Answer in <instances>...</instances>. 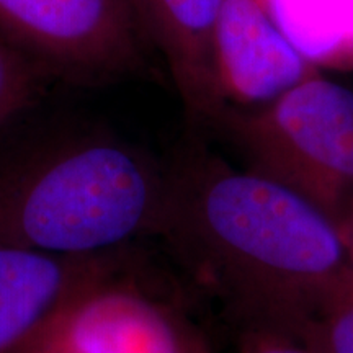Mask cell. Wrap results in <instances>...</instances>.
I'll list each match as a JSON object with an SVG mask.
<instances>
[{
	"mask_svg": "<svg viewBox=\"0 0 353 353\" xmlns=\"http://www.w3.org/2000/svg\"><path fill=\"white\" fill-rule=\"evenodd\" d=\"M164 164L157 237L239 332L306 335L353 296L343 231L301 193L236 169L195 131Z\"/></svg>",
	"mask_w": 353,
	"mask_h": 353,
	"instance_id": "6da1fadb",
	"label": "cell"
},
{
	"mask_svg": "<svg viewBox=\"0 0 353 353\" xmlns=\"http://www.w3.org/2000/svg\"><path fill=\"white\" fill-rule=\"evenodd\" d=\"M236 353H317L307 335H296L272 329L239 332Z\"/></svg>",
	"mask_w": 353,
	"mask_h": 353,
	"instance_id": "7c38bea8",
	"label": "cell"
},
{
	"mask_svg": "<svg viewBox=\"0 0 353 353\" xmlns=\"http://www.w3.org/2000/svg\"><path fill=\"white\" fill-rule=\"evenodd\" d=\"M52 82L46 70L0 39V128L38 103Z\"/></svg>",
	"mask_w": 353,
	"mask_h": 353,
	"instance_id": "30bf717a",
	"label": "cell"
},
{
	"mask_svg": "<svg viewBox=\"0 0 353 353\" xmlns=\"http://www.w3.org/2000/svg\"><path fill=\"white\" fill-rule=\"evenodd\" d=\"M278 25L317 64L353 63V0H272Z\"/></svg>",
	"mask_w": 353,
	"mask_h": 353,
	"instance_id": "9c48e42d",
	"label": "cell"
},
{
	"mask_svg": "<svg viewBox=\"0 0 353 353\" xmlns=\"http://www.w3.org/2000/svg\"><path fill=\"white\" fill-rule=\"evenodd\" d=\"M125 254L63 255L0 244V353H23L88 281Z\"/></svg>",
	"mask_w": 353,
	"mask_h": 353,
	"instance_id": "52a82bcc",
	"label": "cell"
},
{
	"mask_svg": "<svg viewBox=\"0 0 353 353\" xmlns=\"http://www.w3.org/2000/svg\"><path fill=\"white\" fill-rule=\"evenodd\" d=\"M0 39L79 87L139 76L151 51L128 0H0Z\"/></svg>",
	"mask_w": 353,
	"mask_h": 353,
	"instance_id": "277c9868",
	"label": "cell"
},
{
	"mask_svg": "<svg viewBox=\"0 0 353 353\" xmlns=\"http://www.w3.org/2000/svg\"><path fill=\"white\" fill-rule=\"evenodd\" d=\"M343 236H345L348 259H350V268H352V273H353V208L350 211V216H348V221L345 224V231H343Z\"/></svg>",
	"mask_w": 353,
	"mask_h": 353,
	"instance_id": "4fadbf2b",
	"label": "cell"
},
{
	"mask_svg": "<svg viewBox=\"0 0 353 353\" xmlns=\"http://www.w3.org/2000/svg\"><path fill=\"white\" fill-rule=\"evenodd\" d=\"M213 54L221 95L239 108L270 103L317 74L278 25L272 0H221Z\"/></svg>",
	"mask_w": 353,
	"mask_h": 353,
	"instance_id": "8992f818",
	"label": "cell"
},
{
	"mask_svg": "<svg viewBox=\"0 0 353 353\" xmlns=\"http://www.w3.org/2000/svg\"><path fill=\"white\" fill-rule=\"evenodd\" d=\"M165 164L100 126L59 130L0 156V244L63 255L156 236Z\"/></svg>",
	"mask_w": 353,
	"mask_h": 353,
	"instance_id": "7a4b0ae2",
	"label": "cell"
},
{
	"mask_svg": "<svg viewBox=\"0 0 353 353\" xmlns=\"http://www.w3.org/2000/svg\"><path fill=\"white\" fill-rule=\"evenodd\" d=\"M306 335L317 353H353V296L330 309Z\"/></svg>",
	"mask_w": 353,
	"mask_h": 353,
	"instance_id": "8fae6325",
	"label": "cell"
},
{
	"mask_svg": "<svg viewBox=\"0 0 353 353\" xmlns=\"http://www.w3.org/2000/svg\"><path fill=\"white\" fill-rule=\"evenodd\" d=\"M136 23L169 70L190 131L201 132L228 107L214 68L213 32L221 0H128Z\"/></svg>",
	"mask_w": 353,
	"mask_h": 353,
	"instance_id": "ba28073f",
	"label": "cell"
},
{
	"mask_svg": "<svg viewBox=\"0 0 353 353\" xmlns=\"http://www.w3.org/2000/svg\"><path fill=\"white\" fill-rule=\"evenodd\" d=\"M245 159L247 169L288 185L342 231L353 208V90L304 79L270 103L228 105L210 126Z\"/></svg>",
	"mask_w": 353,
	"mask_h": 353,
	"instance_id": "3957f363",
	"label": "cell"
},
{
	"mask_svg": "<svg viewBox=\"0 0 353 353\" xmlns=\"http://www.w3.org/2000/svg\"><path fill=\"white\" fill-rule=\"evenodd\" d=\"M23 353H211L179 304L130 268L126 254L88 281Z\"/></svg>",
	"mask_w": 353,
	"mask_h": 353,
	"instance_id": "5b68a950",
	"label": "cell"
}]
</instances>
